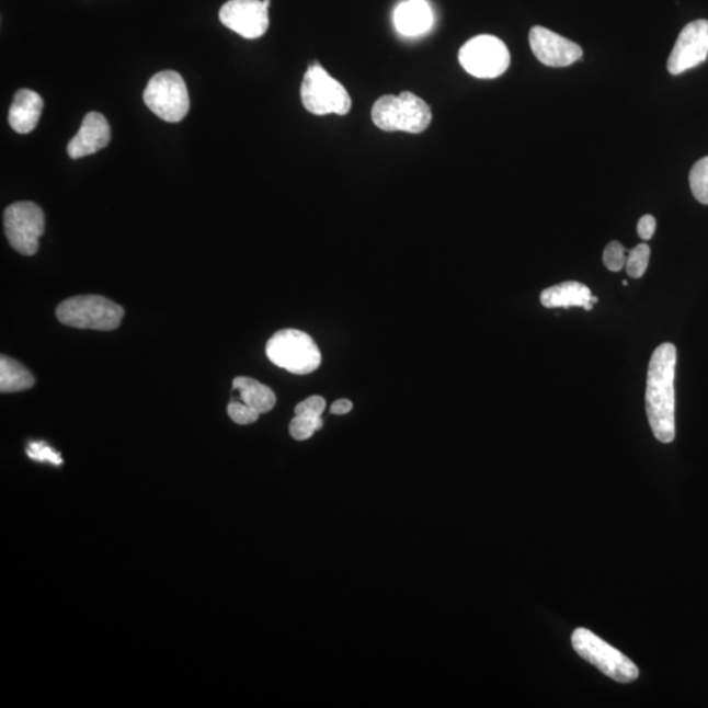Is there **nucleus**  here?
Instances as JSON below:
<instances>
[{
	"label": "nucleus",
	"mask_w": 708,
	"mask_h": 708,
	"mask_svg": "<svg viewBox=\"0 0 708 708\" xmlns=\"http://www.w3.org/2000/svg\"><path fill=\"white\" fill-rule=\"evenodd\" d=\"M324 409L326 400L322 397L313 396L296 407V415L322 416Z\"/></svg>",
	"instance_id": "25"
},
{
	"label": "nucleus",
	"mask_w": 708,
	"mask_h": 708,
	"mask_svg": "<svg viewBox=\"0 0 708 708\" xmlns=\"http://www.w3.org/2000/svg\"><path fill=\"white\" fill-rule=\"evenodd\" d=\"M372 119L377 128L385 132L419 135L431 125L432 111L431 106L415 93L402 92L399 96L379 98L373 105Z\"/></svg>",
	"instance_id": "2"
},
{
	"label": "nucleus",
	"mask_w": 708,
	"mask_h": 708,
	"mask_svg": "<svg viewBox=\"0 0 708 708\" xmlns=\"http://www.w3.org/2000/svg\"><path fill=\"white\" fill-rule=\"evenodd\" d=\"M233 390L239 392L240 399L251 409L263 415L276 406L275 392L269 386L249 377H237L232 382Z\"/></svg>",
	"instance_id": "17"
},
{
	"label": "nucleus",
	"mask_w": 708,
	"mask_h": 708,
	"mask_svg": "<svg viewBox=\"0 0 708 708\" xmlns=\"http://www.w3.org/2000/svg\"><path fill=\"white\" fill-rule=\"evenodd\" d=\"M5 237L13 250L25 256L35 255L45 231V216L38 205L15 203L4 210Z\"/></svg>",
	"instance_id": "9"
},
{
	"label": "nucleus",
	"mask_w": 708,
	"mask_h": 708,
	"mask_svg": "<svg viewBox=\"0 0 708 708\" xmlns=\"http://www.w3.org/2000/svg\"><path fill=\"white\" fill-rule=\"evenodd\" d=\"M56 316L73 329L113 331L122 323L124 309L102 296H78L64 300Z\"/></svg>",
	"instance_id": "3"
},
{
	"label": "nucleus",
	"mask_w": 708,
	"mask_h": 708,
	"mask_svg": "<svg viewBox=\"0 0 708 708\" xmlns=\"http://www.w3.org/2000/svg\"><path fill=\"white\" fill-rule=\"evenodd\" d=\"M352 409H353V404L351 400L340 399L332 404L331 413H333V415H346V413H350Z\"/></svg>",
	"instance_id": "27"
},
{
	"label": "nucleus",
	"mask_w": 708,
	"mask_h": 708,
	"mask_svg": "<svg viewBox=\"0 0 708 708\" xmlns=\"http://www.w3.org/2000/svg\"><path fill=\"white\" fill-rule=\"evenodd\" d=\"M271 0H229L219 11V20L238 35L253 39L270 28Z\"/></svg>",
	"instance_id": "10"
},
{
	"label": "nucleus",
	"mask_w": 708,
	"mask_h": 708,
	"mask_svg": "<svg viewBox=\"0 0 708 708\" xmlns=\"http://www.w3.org/2000/svg\"><path fill=\"white\" fill-rule=\"evenodd\" d=\"M227 413H229L232 422L239 425L253 424L258 422L260 416V413L251 409L250 406L243 402H236V400H232L229 407H227Z\"/></svg>",
	"instance_id": "22"
},
{
	"label": "nucleus",
	"mask_w": 708,
	"mask_h": 708,
	"mask_svg": "<svg viewBox=\"0 0 708 708\" xmlns=\"http://www.w3.org/2000/svg\"><path fill=\"white\" fill-rule=\"evenodd\" d=\"M266 356L278 367L305 376L316 372L322 363V354L312 338L298 330H283L266 343Z\"/></svg>",
	"instance_id": "5"
},
{
	"label": "nucleus",
	"mask_w": 708,
	"mask_h": 708,
	"mask_svg": "<svg viewBox=\"0 0 708 708\" xmlns=\"http://www.w3.org/2000/svg\"><path fill=\"white\" fill-rule=\"evenodd\" d=\"M43 109L44 100L37 92L25 89L18 91L10 109L11 128L19 135H30L35 130Z\"/></svg>",
	"instance_id": "14"
},
{
	"label": "nucleus",
	"mask_w": 708,
	"mask_h": 708,
	"mask_svg": "<svg viewBox=\"0 0 708 708\" xmlns=\"http://www.w3.org/2000/svg\"><path fill=\"white\" fill-rule=\"evenodd\" d=\"M300 98L307 112L317 116L335 115L344 116L352 109L350 93L344 85L333 79L322 66L312 65L306 71Z\"/></svg>",
	"instance_id": "6"
},
{
	"label": "nucleus",
	"mask_w": 708,
	"mask_h": 708,
	"mask_svg": "<svg viewBox=\"0 0 708 708\" xmlns=\"http://www.w3.org/2000/svg\"><path fill=\"white\" fill-rule=\"evenodd\" d=\"M111 142V126L102 113L90 112L83 119L77 136L68 145L71 159L92 156Z\"/></svg>",
	"instance_id": "13"
},
{
	"label": "nucleus",
	"mask_w": 708,
	"mask_h": 708,
	"mask_svg": "<svg viewBox=\"0 0 708 708\" xmlns=\"http://www.w3.org/2000/svg\"><path fill=\"white\" fill-rule=\"evenodd\" d=\"M458 58L460 66L470 76L480 79L503 76L511 65V55L506 45L491 35L471 38L460 48Z\"/></svg>",
	"instance_id": "8"
},
{
	"label": "nucleus",
	"mask_w": 708,
	"mask_h": 708,
	"mask_svg": "<svg viewBox=\"0 0 708 708\" xmlns=\"http://www.w3.org/2000/svg\"><path fill=\"white\" fill-rule=\"evenodd\" d=\"M689 180L694 197L700 204L708 205V157L693 165Z\"/></svg>",
	"instance_id": "19"
},
{
	"label": "nucleus",
	"mask_w": 708,
	"mask_h": 708,
	"mask_svg": "<svg viewBox=\"0 0 708 708\" xmlns=\"http://www.w3.org/2000/svg\"><path fill=\"white\" fill-rule=\"evenodd\" d=\"M529 43L538 61L550 68H566L583 57V49L578 44L544 26H533Z\"/></svg>",
	"instance_id": "12"
},
{
	"label": "nucleus",
	"mask_w": 708,
	"mask_h": 708,
	"mask_svg": "<svg viewBox=\"0 0 708 708\" xmlns=\"http://www.w3.org/2000/svg\"><path fill=\"white\" fill-rule=\"evenodd\" d=\"M35 377L25 366L7 356L0 358V391L20 392L32 389Z\"/></svg>",
	"instance_id": "18"
},
{
	"label": "nucleus",
	"mask_w": 708,
	"mask_h": 708,
	"mask_svg": "<svg viewBox=\"0 0 708 708\" xmlns=\"http://www.w3.org/2000/svg\"><path fill=\"white\" fill-rule=\"evenodd\" d=\"M147 109L167 123H180L190 112V95L179 72L165 70L150 79L144 92Z\"/></svg>",
	"instance_id": "7"
},
{
	"label": "nucleus",
	"mask_w": 708,
	"mask_h": 708,
	"mask_svg": "<svg viewBox=\"0 0 708 708\" xmlns=\"http://www.w3.org/2000/svg\"><path fill=\"white\" fill-rule=\"evenodd\" d=\"M26 453H28V456L35 460H48V463L55 465L62 464V459L59 457V454L43 443H32Z\"/></svg>",
	"instance_id": "24"
},
{
	"label": "nucleus",
	"mask_w": 708,
	"mask_h": 708,
	"mask_svg": "<svg viewBox=\"0 0 708 708\" xmlns=\"http://www.w3.org/2000/svg\"><path fill=\"white\" fill-rule=\"evenodd\" d=\"M592 293L590 287L576 282H566L556 286L547 287L540 293V304L547 309H558V307L579 306L586 309L591 304Z\"/></svg>",
	"instance_id": "16"
},
{
	"label": "nucleus",
	"mask_w": 708,
	"mask_h": 708,
	"mask_svg": "<svg viewBox=\"0 0 708 708\" xmlns=\"http://www.w3.org/2000/svg\"><path fill=\"white\" fill-rule=\"evenodd\" d=\"M677 350L671 343H664L654 350L648 366L646 409L648 422L654 437L660 443L671 444L676 437V396H674V377H676Z\"/></svg>",
	"instance_id": "1"
},
{
	"label": "nucleus",
	"mask_w": 708,
	"mask_h": 708,
	"mask_svg": "<svg viewBox=\"0 0 708 708\" xmlns=\"http://www.w3.org/2000/svg\"><path fill=\"white\" fill-rule=\"evenodd\" d=\"M654 230H656V219L647 214L640 218L638 224V233L639 237L643 240H650L653 237Z\"/></svg>",
	"instance_id": "26"
},
{
	"label": "nucleus",
	"mask_w": 708,
	"mask_h": 708,
	"mask_svg": "<svg viewBox=\"0 0 708 708\" xmlns=\"http://www.w3.org/2000/svg\"><path fill=\"white\" fill-rule=\"evenodd\" d=\"M393 25L407 37L424 35L433 25L431 5L425 0H407L393 12Z\"/></svg>",
	"instance_id": "15"
},
{
	"label": "nucleus",
	"mask_w": 708,
	"mask_h": 708,
	"mask_svg": "<svg viewBox=\"0 0 708 708\" xmlns=\"http://www.w3.org/2000/svg\"><path fill=\"white\" fill-rule=\"evenodd\" d=\"M708 56V20H696L681 31L667 59V71L680 76L704 64Z\"/></svg>",
	"instance_id": "11"
},
{
	"label": "nucleus",
	"mask_w": 708,
	"mask_h": 708,
	"mask_svg": "<svg viewBox=\"0 0 708 708\" xmlns=\"http://www.w3.org/2000/svg\"><path fill=\"white\" fill-rule=\"evenodd\" d=\"M322 416L296 415L292 420L289 431L292 437L297 441H306L313 436L319 430H322Z\"/></svg>",
	"instance_id": "20"
},
{
	"label": "nucleus",
	"mask_w": 708,
	"mask_h": 708,
	"mask_svg": "<svg viewBox=\"0 0 708 708\" xmlns=\"http://www.w3.org/2000/svg\"><path fill=\"white\" fill-rule=\"evenodd\" d=\"M626 249L619 242H612L604 251V264L612 272H619L626 266Z\"/></svg>",
	"instance_id": "23"
},
{
	"label": "nucleus",
	"mask_w": 708,
	"mask_h": 708,
	"mask_svg": "<svg viewBox=\"0 0 708 708\" xmlns=\"http://www.w3.org/2000/svg\"><path fill=\"white\" fill-rule=\"evenodd\" d=\"M651 249L647 244H638L629 252L626 260V271L632 278L643 277L650 263Z\"/></svg>",
	"instance_id": "21"
},
{
	"label": "nucleus",
	"mask_w": 708,
	"mask_h": 708,
	"mask_svg": "<svg viewBox=\"0 0 708 708\" xmlns=\"http://www.w3.org/2000/svg\"><path fill=\"white\" fill-rule=\"evenodd\" d=\"M571 641L579 656L617 683L629 684L639 677L638 666L629 658L591 630L580 627L573 631Z\"/></svg>",
	"instance_id": "4"
}]
</instances>
